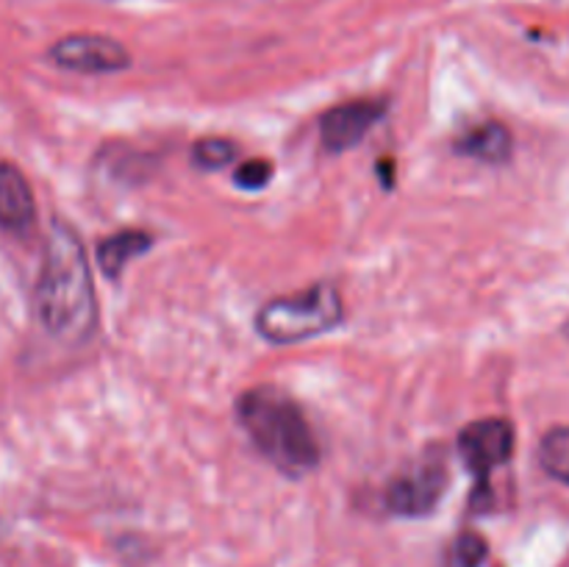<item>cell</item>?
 Segmentation results:
<instances>
[{
	"label": "cell",
	"mask_w": 569,
	"mask_h": 567,
	"mask_svg": "<svg viewBox=\"0 0 569 567\" xmlns=\"http://www.w3.org/2000/svg\"><path fill=\"white\" fill-rule=\"evenodd\" d=\"M33 309L39 326L64 345H81L92 337L98 322V300L87 253L78 233L61 220L50 226L44 239Z\"/></svg>",
	"instance_id": "obj_1"
},
{
	"label": "cell",
	"mask_w": 569,
	"mask_h": 567,
	"mask_svg": "<svg viewBox=\"0 0 569 567\" xmlns=\"http://www.w3.org/2000/svg\"><path fill=\"white\" fill-rule=\"evenodd\" d=\"M237 417L256 448L278 470L300 476L320 465L317 434L292 395L276 387H253L239 395Z\"/></svg>",
	"instance_id": "obj_2"
},
{
	"label": "cell",
	"mask_w": 569,
	"mask_h": 567,
	"mask_svg": "<svg viewBox=\"0 0 569 567\" xmlns=\"http://www.w3.org/2000/svg\"><path fill=\"white\" fill-rule=\"evenodd\" d=\"M342 317L345 304L339 289L320 281L295 295L267 300L256 315V331L272 345H295L333 331Z\"/></svg>",
	"instance_id": "obj_3"
},
{
	"label": "cell",
	"mask_w": 569,
	"mask_h": 567,
	"mask_svg": "<svg viewBox=\"0 0 569 567\" xmlns=\"http://www.w3.org/2000/svg\"><path fill=\"white\" fill-rule=\"evenodd\" d=\"M448 489V461L428 456L417 461L403 476L392 478L387 487V509L398 517H426L437 509Z\"/></svg>",
	"instance_id": "obj_4"
},
{
	"label": "cell",
	"mask_w": 569,
	"mask_h": 567,
	"mask_svg": "<svg viewBox=\"0 0 569 567\" xmlns=\"http://www.w3.org/2000/svg\"><path fill=\"white\" fill-rule=\"evenodd\" d=\"M50 61L72 72L106 76V72L128 70L131 53L126 44L103 33H70L50 48Z\"/></svg>",
	"instance_id": "obj_5"
},
{
	"label": "cell",
	"mask_w": 569,
	"mask_h": 567,
	"mask_svg": "<svg viewBox=\"0 0 569 567\" xmlns=\"http://www.w3.org/2000/svg\"><path fill=\"white\" fill-rule=\"evenodd\" d=\"M459 450L478 481L487 484L489 476L515 454V428L503 417H483L461 428Z\"/></svg>",
	"instance_id": "obj_6"
},
{
	"label": "cell",
	"mask_w": 569,
	"mask_h": 567,
	"mask_svg": "<svg viewBox=\"0 0 569 567\" xmlns=\"http://www.w3.org/2000/svg\"><path fill=\"white\" fill-rule=\"evenodd\" d=\"M387 106L381 100H350V103L333 106L320 117V139L328 153H345L356 148L383 117Z\"/></svg>",
	"instance_id": "obj_7"
},
{
	"label": "cell",
	"mask_w": 569,
	"mask_h": 567,
	"mask_svg": "<svg viewBox=\"0 0 569 567\" xmlns=\"http://www.w3.org/2000/svg\"><path fill=\"white\" fill-rule=\"evenodd\" d=\"M37 226V200L22 170L11 161H0V228L14 237H26Z\"/></svg>",
	"instance_id": "obj_8"
},
{
	"label": "cell",
	"mask_w": 569,
	"mask_h": 567,
	"mask_svg": "<svg viewBox=\"0 0 569 567\" xmlns=\"http://www.w3.org/2000/svg\"><path fill=\"white\" fill-rule=\"evenodd\" d=\"M511 131L500 122H481V126L470 128L467 133H461L456 150L461 156H470V159L483 161V165H503L511 156Z\"/></svg>",
	"instance_id": "obj_9"
},
{
	"label": "cell",
	"mask_w": 569,
	"mask_h": 567,
	"mask_svg": "<svg viewBox=\"0 0 569 567\" xmlns=\"http://www.w3.org/2000/svg\"><path fill=\"white\" fill-rule=\"evenodd\" d=\"M150 245H153V237L144 231L111 233V237H106L103 242L98 245L100 270L109 278H120V272L126 270L137 256L148 253Z\"/></svg>",
	"instance_id": "obj_10"
},
{
	"label": "cell",
	"mask_w": 569,
	"mask_h": 567,
	"mask_svg": "<svg viewBox=\"0 0 569 567\" xmlns=\"http://www.w3.org/2000/svg\"><path fill=\"white\" fill-rule=\"evenodd\" d=\"M539 465L556 481L569 487V426H556L539 442Z\"/></svg>",
	"instance_id": "obj_11"
},
{
	"label": "cell",
	"mask_w": 569,
	"mask_h": 567,
	"mask_svg": "<svg viewBox=\"0 0 569 567\" xmlns=\"http://www.w3.org/2000/svg\"><path fill=\"white\" fill-rule=\"evenodd\" d=\"M489 556V545L481 534L465 531L450 545L448 567H481Z\"/></svg>",
	"instance_id": "obj_12"
},
{
	"label": "cell",
	"mask_w": 569,
	"mask_h": 567,
	"mask_svg": "<svg viewBox=\"0 0 569 567\" xmlns=\"http://www.w3.org/2000/svg\"><path fill=\"white\" fill-rule=\"evenodd\" d=\"M192 156L203 170H220L237 159V145L222 137H203L192 148Z\"/></svg>",
	"instance_id": "obj_13"
},
{
	"label": "cell",
	"mask_w": 569,
	"mask_h": 567,
	"mask_svg": "<svg viewBox=\"0 0 569 567\" xmlns=\"http://www.w3.org/2000/svg\"><path fill=\"white\" fill-rule=\"evenodd\" d=\"M272 178V165L264 159H250L244 161V165L237 167V176H233V181H237V187L248 189V192H259V189H264L267 183H270Z\"/></svg>",
	"instance_id": "obj_14"
}]
</instances>
